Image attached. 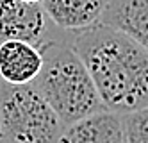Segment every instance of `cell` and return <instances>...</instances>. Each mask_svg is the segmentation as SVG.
I'll return each mask as SVG.
<instances>
[{
	"instance_id": "9c48e42d",
	"label": "cell",
	"mask_w": 148,
	"mask_h": 143,
	"mask_svg": "<svg viewBox=\"0 0 148 143\" xmlns=\"http://www.w3.org/2000/svg\"><path fill=\"white\" fill-rule=\"evenodd\" d=\"M125 143H148V107L121 116Z\"/></svg>"
},
{
	"instance_id": "52a82bcc",
	"label": "cell",
	"mask_w": 148,
	"mask_h": 143,
	"mask_svg": "<svg viewBox=\"0 0 148 143\" xmlns=\"http://www.w3.org/2000/svg\"><path fill=\"white\" fill-rule=\"evenodd\" d=\"M57 143H125L121 116L100 111L64 127Z\"/></svg>"
},
{
	"instance_id": "7a4b0ae2",
	"label": "cell",
	"mask_w": 148,
	"mask_h": 143,
	"mask_svg": "<svg viewBox=\"0 0 148 143\" xmlns=\"http://www.w3.org/2000/svg\"><path fill=\"white\" fill-rule=\"evenodd\" d=\"M43 66L32 86L48 102L64 125L107 111L89 72L68 41L50 39L39 47Z\"/></svg>"
},
{
	"instance_id": "6da1fadb",
	"label": "cell",
	"mask_w": 148,
	"mask_h": 143,
	"mask_svg": "<svg viewBox=\"0 0 148 143\" xmlns=\"http://www.w3.org/2000/svg\"><path fill=\"white\" fill-rule=\"evenodd\" d=\"M70 47L89 72L107 111L123 116L148 107V52L130 36L98 23L73 34Z\"/></svg>"
},
{
	"instance_id": "8992f818",
	"label": "cell",
	"mask_w": 148,
	"mask_h": 143,
	"mask_svg": "<svg viewBox=\"0 0 148 143\" xmlns=\"http://www.w3.org/2000/svg\"><path fill=\"white\" fill-rule=\"evenodd\" d=\"M109 0H43L47 18L64 32H82L102 21Z\"/></svg>"
},
{
	"instance_id": "ba28073f",
	"label": "cell",
	"mask_w": 148,
	"mask_h": 143,
	"mask_svg": "<svg viewBox=\"0 0 148 143\" xmlns=\"http://www.w3.org/2000/svg\"><path fill=\"white\" fill-rule=\"evenodd\" d=\"M100 23L125 32L148 52V0H109Z\"/></svg>"
},
{
	"instance_id": "277c9868",
	"label": "cell",
	"mask_w": 148,
	"mask_h": 143,
	"mask_svg": "<svg viewBox=\"0 0 148 143\" xmlns=\"http://www.w3.org/2000/svg\"><path fill=\"white\" fill-rule=\"evenodd\" d=\"M48 21L41 4L0 0V43L18 39L41 47L47 43Z\"/></svg>"
},
{
	"instance_id": "30bf717a",
	"label": "cell",
	"mask_w": 148,
	"mask_h": 143,
	"mask_svg": "<svg viewBox=\"0 0 148 143\" xmlns=\"http://www.w3.org/2000/svg\"><path fill=\"white\" fill-rule=\"evenodd\" d=\"M23 2H29V4H41L43 0H23Z\"/></svg>"
},
{
	"instance_id": "3957f363",
	"label": "cell",
	"mask_w": 148,
	"mask_h": 143,
	"mask_svg": "<svg viewBox=\"0 0 148 143\" xmlns=\"http://www.w3.org/2000/svg\"><path fill=\"white\" fill-rule=\"evenodd\" d=\"M64 127L32 84L0 82V143H57Z\"/></svg>"
},
{
	"instance_id": "5b68a950",
	"label": "cell",
	"mask_w": 148,
	"mask_h": 143,
	"mask_svg": "<svg viewBox=\"0 0 148 143\" xmlns=\"http://www.w3.org/2000/svg\"><path fill=\"white\" fill-rule=\"evenodd\" d=\"M43 66V54L39 47L27 41L0 43V82L9 86L32 84Z\"/></svg>"
}]
</instances>
